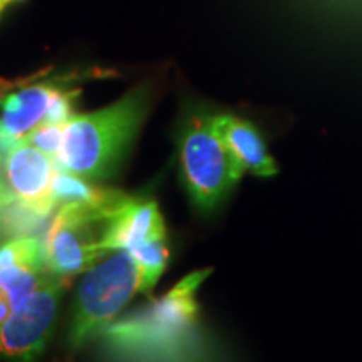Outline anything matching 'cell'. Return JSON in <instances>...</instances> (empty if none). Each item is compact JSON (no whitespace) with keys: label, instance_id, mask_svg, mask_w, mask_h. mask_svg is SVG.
<instances>
[{"label":"cell","instance_id":"ffe728a7","mask_svg":"<svg viewBox=\"0 0 362 362\" xmlns=\"http://www.w3.org/2000/svg\"><path fill=\"white\" fill-rule=\"evenodd\" d=\"M7 6H8L7 0H0V13H2V11H4V8H6Z\"/></svg>","mask_w":362,"mask_h":362},{"label":"cell","instance_id":"d6986e66","mask_svg":"<svg viewBox=\"0 0 362 362\" xmlns=\"http://www.w3.org/2000/svg\"><path fill=\"white\" fill-rule=\"evenodd\" d=\"M12 200V194L6 187V181H4L2 176H0V208L6 205L7 202Z\"/></svg>","mask_w":362,"mask_h":362},{"label":"cell","instance_id":"e0dca14e","mask_svg":"<svg viewBox=\"0 0 362 362\" xmlns=\"http://www.w3.org/2000/svg\"><path fill=\"white\" fill-rule=\"evenodd\" d=\"M78 96L76 89L61 88L52 98L49 104L47 112H45L44 121L45 123H56V124H67L74 117V99Z\"/></svg>","mask_w":362,"mask_h":362},{"label":"cell","instance_id":"6da1fadb","mask_svg":"<svg viewBox=\"0 0 362 362\" xmlns=\"http://www.w3.org/2000/svg\"><path fill=\"white\" fill-rule=\"evenodd\" d=\"M211 269L192 272L165 296L103 332L117 356L139 359H183L197 354V292Z\"/></svg>","mask_w":362,"mask_h":362},{"label":"cell","instance_id":"8992f818","mask_svg":"<svg viewBox=\"0 0 362 362\" xmlns=\"http://www.w3.org/2000/svg\"><path fill=\"white\" fill-rule=\"evenodd\" d=\"M62 280L44 275L39 288L0 325V354L33 359L44 351L56 320Z\"/></svg>","mask_w":362,"mask_h":362},{"label":"cell","instance_id":"44dd1931","mask_svg":"<svg viewBox=\"0 0 362 362\" xmlns=\"http://www.w3.org/2000/svg\"><path fill=\"white\" fill-rule=\"evenodd\" d=\"M8 4H12V2H22V0H7Z\"/></svg>","mask_w":362,"mask_h":362},{"label":"cell","instance_id":"3957f363","mask_svg":"<svg viewBox=\"0 0 362 362\" xmlns=\"http://www.w3.org/2000/svg\"><path fill=\"white\" fill-rule=\"evenodd\" d=\"M180 161L185 187L202 211L218 206L245 175L216 129L214 115L203 111L188 116L181 129Z\"/></svg>","mask_w":362,"mask_h":362},{"label":"cell","instance_id":"ac0fdd59","mask_svg":"<svg viewBox=\"0 0 362 362\" xmlns=\"http://www.w3.org/2000/svg\"><path fill=\"white\" fill-rule=\"evenodd\" d=\"M12 304L11 300H8L6 293L2 292V288H0V325L6 322V319L8 315L12 314Z\"/></svg>","mask_w":362,"mask_h":362},{"label":"cell","instance_id":"ba28073f","mask_svg":"<svg viewBox=\"0 0 362 362\" xmlns=\"http://www.w3.org/2000/svg\"><path fill=\"white\" fill-rule=\"evenodd\" d=\"M166 237V226L155 200L126 197L107 216L101 247L104 252L133 250L149 240Z\"/></svg>","mask_w":362,"mask_h":362},{"label":"cell","instance_id":"277c9868","mask_svg":"<svg viewBox=\"0 0 362 362\" xmlns=\"http://www.w3.org/2000/svg\"><path fill=\"white\" fill-rule=\"evenodd\" d=\"M141 277L134 257L117 250L110 259L93 265L81 284L71 325L72 347L101 336L123 307L139 292Z\"/></svg>","mask_w":362,"mask_h":362},{"label":"cell","instance_id":"9a60e30c","mask_svg":"<svg viewBox=\"0 0 362 362\" xmlns=\"http://www.w3.org/2000/svg\"><path fill=\"white\" fill-rule=\"evenodd\" d=\"M44 275L25 267H2L0 269V288L11 300L12 309L19 307L37 291Z\"/></svg>","mask_w":362,"mask_h":362},{"label":"cell","instance_id":"7c38bea8","mask_svg":"<svg viewBox=\"0 0 362 362\" xmlns=\"http://www.w3.org/2000/svg\"><path fill=\"white\" fill-rule=\"evenodd\" d=\"M51 214L39 210L29 203L12 198L0 208V237H34Z\"/></svg>","mask_w":362,"mask_h":362},{"label":"cell","instance_id":"4fadbf2b","mask_svg":"<svg viewBox=\"0 0 362 362\" xmlns=\"http://www.w3.org/2000/svg\"><path fill=\"white\" fill-rule=\"evenodd\" d=\"M129 253L134 257L139 269V277H141L139 292L149 293L168 265L170 248L166 243V237L149 240L143 245L129 250Z\"/></svg>","mask_w":362,"mask_h":362},{"label":"cell","instance_id":"52a82bcc","mask_svg":"<svg viewBox=\"0 0 362 362\" xmlns=\"http://www.w3.org/2000/svg\"><path fill=\"white\" fill-rule=\"evenodd\" d=\"M57 168L56 158L21 139L0 165V176L12 198L52 214L56 203L51 197V185Z\"/></svg>","mask_w":362,"mask_h":362},{"label":"cell","instance_id":"5bb4252c","mask_svg":"<svg viewBox=\"0 0 362 362\" xmlns=\"http://www.w3.org/2000/svg\"><path fill=\"white\" fill-rule=\"evenodd\" d=\"M25 267L40 272L44 264V245L35 237H19L7 240L0 245V269L2 267Z\"/></svg>","mask_w":362,"mask_h":362},{"label":"cell","instance_id":"9c48e42d","mask_svg":"<svg viewBox=\"0 0 362 362\" xmlns=\"http://www.w3.org/2000/svg\"><path fill=\"white\" fill-rule=\"evenodd\" d=\"M214 119L226 146L237 158L245 173L248 171V173L262 176V178L277 175V165H275L274 158L270 156L264 138L255 126L242 119V117L228 115V112L214 115Z\"/></svg>","mask_w":362,"mask_h":362},{"label":"cell","instance_id":"30bf717a","mask_svg":"<svg viewBox=\"0 0 362 362\" xmlns=\"http://www.w3.org/2000/svg\"><path fill=\"white\" fill-rule=\"evenodd\" d=\"M56 83H35L7 94L0 101V131L13 139H22L42 123L52 98L61 89Z\"/></svg>","mask_w":362,"mask_h":362},{"label":"cell","instance_id":"5b68a950","mask_svg":"<svg viewBox=\"0 0 362 362\" xmlns=\"http://www.w3.org/2000/svg\"><path fill=\"white\" fill-rule=\"evenodd\" d=\"M116 206L62 203L56 208L44 243V264L51 275L61 280L72 279L106 255L101 247L104 226Z\"/></svg>","mask_w":362,"mask_h":362},{"label":"cell","instance_id":"8fae6325","mask_svg":"<svg viewBox=\"0 0 362 362\" xmlns=\"http://www.w3.org/2000/svg\"><path fill=\"white\" fill-rule=\"evenodd\" d=\"M51 197L56 208L62 203H84L99 208H112L123 200L126 193L99 188L83 176L71 173L64 168H57L51 185Z\"/></svg>","mask_w":362,"mask_h":362},{"label":"cell","instance_id":"2e32d148","mask_svg":"<svg viewBox=\"0 0 362 362\" xmlns=\"http://www.w3.org/2000/svg\"><path fill=\"white\" fill-rule=\"evenodd\" d=\"M64 131L66 124H56V123H39L33 131H29L24 138L27 143L33 146L39 148L40 151L47 153L49 156L56 158L59 156L62 148V141H64Z\"/></svg>","mask_w":362,"mask_h":362},{"label":"cell","instance_id":"7a4b0ae2","mask_svg":"<svg viewBox=\"0 0 362 362\" xmlns=\"http://www.w3.org/2000/svg\"><path fill=\"white\" fill-rule=\"evenodd\" d=\"M148 101V90L138 88L111 106L72 117L66 124L64 141L56 160L59 168L86 180L107 178L138 133Z\"/></svg>","mask_w":362,"mask_h":362}]
</instances>
